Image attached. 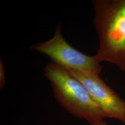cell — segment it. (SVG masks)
Here are the masks:
<instances>
[{"mask_svg":"<svg viewBox=\"0 0 125 125\" xmlns=\"http://www.w3.org/2000/svg\"><path fill=\"white\" fill-rule=\"evenodd\" d=\"M99 46L94 56L125 72V0H93Z\"/></svg>","mask_w":125,"mask_h":125,"instance_id":"6da1fadb","label":"cell"},{"mask_svg":"<svg viewBox=\"0 0 125 125\" xmlns=\"http://www.w3.org/2000/svg\"><path fill=\"white\" fill-rule=\"evenodd\" d=\"M43 73L51 83L55 98L68 112L86 120L90 125L106 117L83 85L66 68L51 62Z\"/></svg>","mask_w":125,"mask_h":125,"instance_id":"7a4b0ae2","label":"cell"},{"mask_svg":"<svg viewBox=\"0 0 125 125\" xmlns=\"http://www.w3.org/2000/svg\"><path fill=\"white\" fill-rule=\"evenodd\" d=\"M31 49L47 56L52 62L66 69H75L99 75L103 67L94 56H89L74 48L63 38L61 25L56 28L52 38L34 44Z\"/></svg>","mask_w":125,"mask_h":125,"instance_id":"3957f363","label":"cell"},{"mask_svg":"<svg viewBox=\"0 0 125 125\" xmlns=\"http://www.w3.org/2000/svg\"><path fill=\"white\" fill-rule=\"evenodd\" d=\"M87 89L90 96L106 117L125 124V102L104 83L99 75L75 69H67Z\"/></svg>","mask_w":125,"mask_h":125,"instance_id":"277c9868","label":"cell"},{"mask_svg":"<svg viewBox=\"0 0 125 125\" xmlns=\"http://www.w3.org/2000/svg\"><path fill=\"white\" fill-rule=\"evenodd\" d=\"M6 83L4 67L1 60L0 61V88L2 87Z\"/></svg>","mask_w":125,"mask_h":125,"instance_id":"5b68a950","label":"cell"},{"mask_svg":"<svg viewBox=\"0 0 125 125\" xmlns=\"http://www.w3.org/2000/svg\"><path fill=\"white\" fill-rule=\"evenodd\" d=\"M90 125H107V123L103 120V121H100L93 124H90Z\"/></svg>","mask_w":125,"mask_h":125,"instance_id":"8992f818","label":"cell"}]
</instances>
